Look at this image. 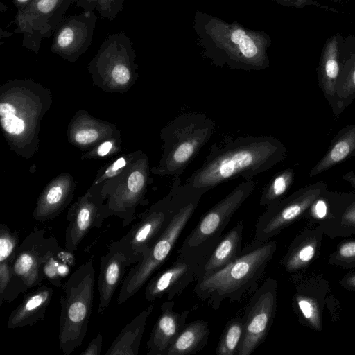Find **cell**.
<instances>
[{
  "label": "cell",
  "instance_id": "6da1fadb",
  "mask_svg": "<svg viewBox=\"0 0 355 355\" xmlns=\"http://www.w3.org/2000/svg\"><path fill=\"white\" fill-rule=\"evenodd\" d=\"M287 150L267 135L241 136L211 146L202 164L184 184L208 191L239 177L245 180L270 170L286 159Z\"/></svg>",
  "mask_w": 355,
  "mask_h": 355
},
{
  "label": "cell",
  "instance_id": "7a4b0ae2",
  "mask_svg": "<svg viewBox=\"0 0 355 355\" xmlns=\"http://www.w3.org/2000/svg\"><path fill=\"white\" fill-rule=\"evenodd\" d=\"M193 28L202 55L216 67L262 71L270 65L269 35L248 28L237 21H226L200 10L194 12Z\"/></svg>",
  "mask_w": 355,
  "mask_h": 355
},
{
  "label": "cell",
  "instance_id": "3957f363",
  "mask_svg": "<svg viewBox=\"0 0 355 355\" xmlns=\"http://www.w3.org/2000/svg\"><path fill=\"white\" fill-rule=\"evenodd\" d=\"M1 87L0 121L15 150L30 157L37 148L40 123L51 105L49 91L30 80H13Z\"/></svg>",
  "mask_w": 355,
  "mask_h": 355
},
{
  "label": "cell",
  "instance_id": "277c9868",
  "mask_svg": "<svg viewBox=\"0 0 355 355\" xmlns=\"http://www.w3.org/2000/svg\"><path fill=\"white\" fill-rule=\"evenodd\" d=\"M277 243L255 239L242 249L236 259L213 275L198 280L196 295L207 300L215 310L226 300L238 302L263 275L276 251Z\"/></svg>",
  "mask_w": 355,
  "mask_h": 355
},
{
  "label": "cell",
  "instance_id": "5b68a950",
  "mask_svg": "<svg viewBox=\"0 0 355 355\" xmlns=\"http://www.w3.org/2000/svg\"><path fill=\"white\" fill-rule=\"evenodd\" d=\"M214 132V122L203 113L178 115L161 130L162 154L152 172L159 175H181Z\"/></svg>",
  "mask_w": 355,
  "mask_h": 355
},
{
  "label": "cell",
  "instance_id": "8992f818",
  "mask_svg": "<svg viewBox=\"0 0 355 355\" xmlns=\"http://www.w3.org/2000/svg\"><path fill=\"white\" fill-rule=\"evenodd\" d=\"M180 203L166 228L141 259L135 263L123 279L117 297L119 305L138 292L166 261L179 236L192 217L205 191L182 183Z\"/></svg>",
  "mask_w": 355,
  "mask_h": 355
},
{
  "label": "cell",
  "instance_id": "52a82bcc",
  "mask_svg": "<svg viewBox=\"0 0 355 355\" xmlns=\"http://www.w3.org/2000/svg\"><path fill=\"white\" fill-rule=\"evenodd\" d=\"M95 270L91 257L62 284L60 297L59 345L70 355L85 339L92 313Z\"/></svg>",
  "mask_w": 355,
  "mask_h": 355
},
{
  "label": "cell",
  "instance_id": "ba28073f",
  "mask_svg": "<svg viewBox=\"0 0 355 355\" xmlns=\"http://www.w3.org/2000/svg\"><path fill=\"white\" fill-rule=\"evenodd\" d=\"M254 188L253 179L245 180L236 186L201 217L183 241L178 254L196 256L207 260L222 238L227 225Z\"/></svg>",
  "mask_w": 355,
  "mask_h": 355
},
{
  "label": "cell",
  "instance_id": "9c48e42d",
  "mask_svg": "<svg viewBox=\"0 0 355 355\" xmlns=\"http://www.w3.org/2000/svg\"><path fill=\"white\" fill-rule=\"evenodd\" d=\"M183 185L175 176L168 193L139 215V221L114 241L134 263L139 262L169 224L182 197Z\"/></svg>",
  "mask_w": 355,
  "mask_h": 355
},
{
  "label": "cell",
  "instance_id": "30bf717a",
  "mask_svg": "<svg viewBox=\"0 0 355 355\" xmlns=\"http://www.w3.org/2000/svg\"><path fill=\"white\" fill-rule=\"evenodd\" d=\"M60 246L53 236H46L44 229L35 230L25 237L12 263V278L0 305L15 300L28 289L40 286L44 279L42 267Z\"/></svg>",
  "mask_w": 355,
  "mask_h": 355
},
{
  "label": "cell",
  "instance_id": "8fae6325",
  "mask_svg": "<svg viewBox=\"0 0 355 355\" xmlns=\"http://www.w3.org/2000/svg\"><path fill=\"white\" fill-rule=\"evenodd\" d=\"M135 58L132 42L125 33L110 34L89 62V71L101 87L127 88L138 76Z\"/></svg>",
  "mask_w": 355,
  "mask_h": 355
},
{
  "label": "cell",
  "instance_id": "7c38bea8",
  "mask_svg": "<svg viewBox=\"0 0 355 355\" xmlns=\"http://www.w3.org/2000/svg\"><path fill=\"white\" fill-rule=\"evenodd\" d=\"M327 191L322 181L305 186L278 202L266 207L255 225V239L267 241L304 218L313 202Z\"/></svg>",
  "mask_w": 355,
  "mask_h": 355
},
{
  "label": "cell",
  "instance_id": "4fadbf2b",
  "mask_svg": "<svg viewBox=\"0 0 355 355\" xmlns=\"http://www.w3.org/2000/svg\"><path fill=\"white\" fill-rule=\"evenodd\" d=\"M75 0H33L17 11L14 33L23 36L21 44L37 53L44 39L53 35L64 19V14Z\"/></svg>",
  "mask_w": 355,
  "mask_h": 355
},
{
  "label": "cell",
  "instance_id": "5bb4252c",
  "mask_svg": "<svg viewBox=\"0 0 355 355\" xmlns=\"http://www.w3.org/2000/svg\"><path fill=\"white\" fill-rule=\"evenodd\" d=\"M277 302V282L268 278L250 297L242 321L243 336L236 355H250L265 340L273 323Z\"/></svg>",
  "mask_w": 355,
  "mask_h": 355
},
{
  "label": "cell",
  "instance_id": "9a60e30c",
  "mask_svg": "<svg viewBox=\"0 0 355 355\" xmlns=\"http://www.w3.org/2000/svg\"><path fill=\"white\" fill-rule=\"evenodd\" d=\"M148 172V157L141 153L132 167L125 187L110 194L107 203L101 207L95 227L100 228L103 220L111 216L121 218L123 227L134 220L136 207L146 192Z\"/></svg>",
  "mask_w": 355,
  "mask_h": 355
},
{
  "label": "cell",
  "instance_id": "2e32d148",
  "mask_svg": "<svg viewBox=\"0 0 355 355\" xmlns=\"http://www.w3.org/2000/svg\"><path fill=\"white\" fill-rule=\"evenodd\" d=\"M295 293L292 307L302 325L320 331L323 326V311L330 293L329 282L321 275H295Z\"/></svg>",
  "mask_w": 355,
  "mask_h": 355
},
{
  "label": "cell",
  "instance_id": "e0dca14e",
  "mask_svg": "<svg viewBox=\"0 0 355 355\" xmlns=\"http://www.w3.org/2000/svg\"><path fill=\"white\" fill-rule=\"evenodd\" d=\"M205 261L196 256L178 254L171 266L155 273L147 282L145 299L153 302L166 295L172 300L197 279Z\"/></svg>",
  "mask_w": 355,
  "mask_h": 355
},
{
  "label": "cell",
  "instance_id": "ac0fdd59",
  "mask_svg": "<svg viewBox=\"0 0 355 355\" xmlns=\"http://www.w3.org/2000/svg\"><path fill=\"white\" fill-rule=\"evenodd\" d=\"M96 20L94 11L64 17L53 35L51 51L69 62L76 61L91 45Z\"/></svg>",
  "mask_w": 355,
  "mask_h": 355
},
{
  "label": "cell",
  "instance_id": "d6986e66",
  "mask_svg": "<svg viewBox=\"0 0 355 355\" xmlns=\"http://www.w3.org/2000/svg\"><path fill=\"white\" fill-rule=\"evenodd\" d=\"M107 198L101 189H90L69 209L65 232V248L74 252L89 231L96 227L101 207Z\"/></svg>",
  "mask_w": 355,
  "mask_h": 355
},
{
  "label": "cell",
  "instance_id": "ffe728a7",
  "mask_svg": "<svg viewBox=\"0 0 355 355\" xmlns=\"http://www.w3.org/2000/svg\"><path fill=\"white\" fill-rule=\"evenodd\" d=\"M132 264H135L132 260L114 241L110 244L107 252L101 259L98 277V315H102L110 305L115 291L125 278L127 268Z\"/></svg>",
  "mask_w": 355,
  "mask_h": 355
},
{
  "label": "cell",
  "instance_id": "44dd1931",
  "mask_svg": "<svg viewBox=\"0 0 355 355\" xmlns=\"http://www.w3.org/2000/svg\"><path fill=\"white\" fill-rule=\"evenodd\" d=\"M323 236L320 225H306L290 243L281 260L282 268L295 275L304 272L317 259Z\"/></svg>",
  "mask_w": 355,
  "mask_h": 355
},
{
  "label": "cell",
  "instance_id": "7402d4cb",
  "mask_svg": "<svg viewBox=\"0 0 355 355\" xmlns=\"http://www.w3.org/2000/svg\"><path fill=\"white\" fill-rule=\"evenodd\" d=\"M174 302L162 304L160 314L147 342V355H166L167 352L186 324L189 311L178 313L173 309Z\"/></svg>",
  "mask_w": 355,
  "mask_h": 355
},
{
  "label": "cell",
  "instance_id": "603a6c76",
  "mask_svg": "<svg viewBox=\"0 0 355 355\" xmlns=\"http://www.w3.org/2000/svg\"><path fill=\"white\" fill-rule=\"evenodd\" d=\"M344 39L340 33L328 37L324 44L317 73L319 85L327 100L334 106L336 105V88L340 72V53Z\"/></svg>",
  "mask_w": 355,
  "mask_h": 355
},
{
  "label": "cell",
  "instance_id": "cb8c5ba5",
  "mask_svg": "<svg viewBox=\"0 0 355 355\" xmlns=\"http://www.w3.org/2000/svg\"><path fill=\"white\" fill-rule=\"evenodd\" d=\"M74 190L71 180L60 177L50 183L37 199L33 218L40 223L59 216L71 202Z\"/></svg>",
  "mask_w": 355,
  "mask_h": 355
},
{
  "label": "cell",
  "instance_id": "d4e9b609",
  "mask_svg": "<svg viewBox=\"0 0 355 355\" xmlns=\"http://www.w3.org/2000/svg\"><path fill=\"white\" fill-rule=\"evenodd\" d=\"M53 291L41 286L24 295L21 303L10 313L7 327L9 329L32 326L45 317Z\"/></svg>",
  "mask_w": 355,
  "mask_h": 355
},
{
  "label": "cell",
  "instance_id": "484cf974",
  "mask_svg": "<svg viewBox=\"0 0 355 355\" xmlns=\"http://www.w3.org/2000/svg\"><path fill=\"white\" fill-rule=\"evenodd\" d=\"M243 223H239L222 238L207 257L196 279L206 278L228 266L241 253Z\"/></svg>",
  "mask_w": 355,
  "mask_h": 355
},
{
  "label": "cell",
  "instance_id": "4316f807",
  "mask_svg": "<svg viewBox=\"0 0 355 355\" xmlns=\"http://www.w3.org/2000/svg\"><path fill=\"white\" fill-rule=\"evenodd\" d=\"M154 304L142 310L120 331L109 347L106 355H137L147 320Z\"/></svg>",
  "mask_w": 355,
  "mask_h": 355
},
{
  "label": "cell",
  "instance_id": "83f0119b",
  "mask_svg": "<svg viewBox=\"0 0 355 355\" xmlns=\"http://www.w3.org/2000/svg\"><path fill=\"white\" fill-rule=\"evenodd\" d=\"M355 155V123L343 128L332 140L325 155L314 166L309 176L317 175Z\"/></svg>",
  "mask_w": 355,
  "mask_h": 355
},
{
  "label": "cell",
  "instance_id": "f1b7e54d",
  "mask_svg": "<svg viewBox=\"0 0 355 355\" xmlns=\"http://www.w3.org/2000/svg\"><path fill=\"white\" fill-rule=\"evenodd\" d=\"M209 334V323L205 320H197L186 323L170 346L166 355L195 354L207 345Z\"/></svg>",
  "mask_w": 355,
  "mask_h": 355
},
{
  "label": "cell",
  "instance_id": "f546056e",
  "mask_svg": "<svg viewBox=\"0 0 355 355\" xmlns=\"http://www.w3.org/2000/svg\"><path fill=\"white\" fill-rule=\"evenodd\" d=\"M318 225L330 239L355 235V194L347 193L335 216Z\"/></svg>",
  "mask_w": 355,
  "mask_h": 355
},
{
  "label": "cell",
  "instance_id": "4dcf8cb0",
  "mask_svg": "<svg viewBox=\"0 0 355 355\" xmlns=\"http://www.w3.org/2000/svg\"><path fill=\"white\" fill-rule=\"evenodd\" d=\"M346 193L326 191L309 207L304 218L309 226L324 224L331 220L336 214Z\"/></svg>",
  "mask_w": 355,
  "mask_h": 355
},
{
  "label": "cell",
  "instance_id": "1f68e13d",
  "mask_svg": "<svg viewBox=\"0 0 355 355\" xmlns=\"http://www.w3.org/2000/svg\"><path fill=\"white\" fill-rule=\"evenodd\" d=\"M72 252L60 247L53 254L42 267L44 279L57 288H60L62 279L69 275L74 265L75 260Z\"/></svg>",
  "mask_w": 355,
  "mask_h": 355
},
{
  "label": "cell",
  "instance_id": "d6a6232c",
  "mask_svg": "<svg viewBox=\"0 0 355 355\" xmlns=\"http://www.w3.org/2000/svg\"><path fill=\"white\" fill-rule=\"evenodd\" d=\"M294 178L295 173L291 168L276 173L263 189L259 205L267 207L285 198L294 182Z\"/></svg>",
  "mask_w": 355,
  "mask_h": 355
},
{
  "label": "cell",
  "instance_id": "836d02e7",
  "mask_svg": "<svg viewBox=\"0 0 355 355\" xmlns=\"http://www.w3.org/2000/svg\"><path fill=\"white\" fill-rule=\"evenodd\" d=\"M355 96V52L351 53L340 69L336 84V100L338 109L345 107Z\"/></svg>",
  "mask_w": 355,
  "mask_h": 355
},
{
  "label": "cell",
  "instance_id": "e575fe53",
  "mask_svg": "<svg viewBox=\"0 0 355 355\" xmlns=\"http://www.w3.org/2000/svg\"><path fill=\"white\" fill-rule=\"evenodd\" d=\"M243 336L242 318H234L226 324L216 349L217 355H236Z\"/></svg>",
  "mask_w": 355,
  "mask_h": 355
},
{
  "label": "cell",
  "instance_id": "d590c367",
  "mask_svg": "<svg viewBox=\"0 0 355 355\" xmlns=\"http://www.w3.org/2000/svg\"><path fill=\"white\" fill-rule=\"evenodd\" d=\"M329 265L343 269H355V239L341 241L327 259Z\"/></svg>",
  "mask_w": 355,
  "mask_h": 355
},
{
  "label": "cell",
  "instance_id": "8d00e7d4",
  "mask_svg": "<svg viewBox=\"0 0 355 355\" xmlns=\"http://www.w3.org/2000/svg\"><path fill=\"white\" fill-rule=\"evenodd\" d=\"M19 237L16 230H11L4 223L0 225V263L13 260L19 246Z\"/></svg>",
  "mask_w": 355,
  "mask_h": 355
},
{
  "label": "cell",
  "instance_id": "74e56055",
  "mask_svg": "<svg viewBox=\"0 0 355 355\" xmlns=\"http://www.w3.org/2000/svg\"><path fill=\"white\" fill-rule=\"evenodd\" d=\"M101 125V124H100ZM99 124L93 123L75 127L72 130V140L79 146H89L97 142L105 136V129L100 128Z\"/></svg>",
  "mask_w": 355,
  "mask_h": 355
},
{
  "label": "cell",
  "instance_id": "f35d334b",
  "mask_svg": "<svg viewBox=\"0 0 355 355\" xmlns=\"http://www.w3.org/2000/svg\"><path fill=\"white\" fill-rule=\"evenodd\" d=\"M124 0H98L96 10L101 18L113 20L123 8Z\"/></svg>",
  "mask_w": 355,
  "mask_h": 355
},
{
  "label": "cell",
  "instance_id": "ab89813d",
  "mask_svg": "<svg viewBox=\"0 0 355 355\" xmlns=\"http://www.w3.org/2000/svg\"><path fill=\"white\" fill-rule=\"evenodd\" d=\"M128 157H120L119 159L115 160L111 165H110L104 172V173L97 180L95 185L98 184L100 182L105 180L107 178H112L114 175H118L127 165Z\"/></svg>",
  "mask_w": 355,
  "mask_h": 355
},
{
  "label": "cell",
  "instance_id": "60d3db41",
  "mask_svg": "<svg viewBox=\"0 0 355 355\" xmlns=\"http://www.w3.org/2000/svg\"><path fill=\"white\" fill-rule=\"evenodd\" d=\"M279 5L295 8H302L305 6H316L325 10L335 12L334 8L321 5L315 0H275Z\"/></svg>",
  "mask_w": 355,
  "mask_h": 355
},
{
  "label": "cell",
  "instance_id": "b9f144b4",
  "mask_svg": "<svg viewBox=\"0 0 355 355\" xmlns=\"http://www.w3.org/2000/svg\"><path fill=\"white\" fill-rule=\"evenodd\" d=\"M103 345V336L99 332L89 343L87 348L80 353V355H99Z\"/></svg>",
  "mask_w": 355,
  "mask_h": 355
},
{
  "label": "cell",
  "instance_id": "7bdbcfd3",
  "mask_svg": "<svg viewBox=\"0 0 355 355\" xmlns=\"http://www.w3.org/2000/svg\"><path fill=\"white\" fill-rule=\"evenodd\" d=\"M339 284L343 289L355 291V269L345 275L339 280Z\"/></svg>",
  "mask_w": 355,
  "mask_h": 355
},
{
  "label": "cell",
  "instance_id": "ee69618b",
  "mask_svg": "<svg viewBox=\"0 0 355 355\" xmlns=\"http://www.w3.org/2000/svg\"><path fill=\"white\" fill-rule=\"evenodd\" d=\"M114 148L115 141L113 140H106L98 146L96 153L98 157H103L111 153Z\"/></svg>",
  "mask_w": 355,
  "mask_h": 355
},
{
  "label": "cell",
  "instance_id": "f6af8a7d",
  "mask_svg": "<svg viewBox=\"0 0 355 355\" xmlns=\"http://www.w3.org/2000/svg\"><path fill=\"white\" fill-rule=\"evenodd\" d=\"M98 0H75L76 5L84 12H93L96 8Z\"/></svg>",
  "mask_w": 355,
  "mask_h": 355
},
{
  "label": "cell",
  "instance_id": "bcb514c9",
  "mask_svg": "<svg viewBox=\"0 0 355 355\" xmlns=\"http://www.w3.org/2000/svg\"><path fill=\"white\" fill-rule=\"evenodd\" d=\"M33 0H12V3L17 11H21L28 6Z\"/></svg>",
  "mask_w": 355,
  "mask_h": 355
},
{
  "label": "cell",
  "instance_id": "7dc6e473",
  "mask_svg": "<svg viewBox=\"0 0 355 355\" xmlns=\"http://www.w3.org/2000/svg\"><path fill=\"white\" fill-rule=\"evenodd\" d=\"M343 178L355 189V173L353 171H349L343 175Z\"/></svg>",
  "mask_w": 355,
  "mask_h": 355
},
{
  "label": "cell",
  "instance_id": "c3c4849f",
  "mask_svg": "<svg viewBox=\"0 0 355 355\" xmlns=\"http://www.w3.org/2000/svg\"><path fill=\"white\" fill-rule=\"evenodd\" d=\"M329 1H334V2H341V1H343L345 0H329Z\"/></svg>",
  "mask_w": 355,
  "mask_h": 355
}]
</instances>
